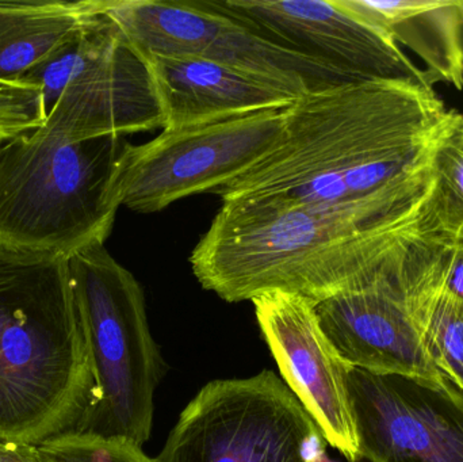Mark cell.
I'll return each mask as SVG.
<instances>
[{
  "label": "cell",
  "instance_id": "6da1fadb",
  "mask_svg": "<svg viewBox=\"0 0 463 462\" xmlns=\"http://www.w3.org/2000/svg\"><path fill=\"white\" fill-rule=\"evenodd\" d=\"M449 111L434 87L405 81L310 90L283 110L271 151L212 194L343 212L431 238L432 149Z\"/></svg>",
  "mask_w": 463,
  "mask_h": 462
},
{
  "label": "cell",
  "instance_id": "7a4b0ae2",
  "mask_svg": "<svg viewBox=\"0 0 463 462\" xmlns=\"http://www.w3.org/2000/svg\"><path fill=\"white\" fill-rule=\"evenodd\" d=\"M427 239L343 212L222 203L190 263L201 287L228 303L286 293L317 306L400 270Z\"/></svg>",
  "mask_w": 463,
  "mask_h": 462
},
{
  "label": "cell",
  "instance_id": "3957f363",
  "mask_svg": "<svg viewBox=\"0 0 463 462\" xmlns=\"http://www.w3.org/2000/svg\"><path fill=\"white\" fill-rule=\"evenodd\" d=\"M94 388L68 259L0 258V438L76 431Z\"/></svg>",
  "mask_w": 463,
  "mask_h": 462
},
{
  "label": "cell",
  "instance_id": "277c9868",
  "mask_svg": "<svg viewBox=\"0 0 463 462\" xmlns=\"http://www.w3.org/2000/svg\"><path fill=\"white\" fill-rule=\"evenodd\" d=\"M127 141H68L45 127L0 148V258L56 259L105 244L121 208L113 184Z\"/></svg>",
  "mask_w": 463,
  "mask_h": 462
},
{
  "label": "cell",
  "instance_id": "5b68a950",
  "mask_svg": "<svg viewBox=\"0 0 463 462\" xmlns=\"http://www.w3.org/2000/svg\"><path fill=\"white\" fill-rule=\"evenodd\" d=\"M94 373V395L76 431L143 448L151 437L162 355L137 279L105 244L68 258Z\"/></svg>",
  "mask_w": 463,
  "mask_h": 462
},
{
  "label": "cell",
  "instance_id": "8992f818",
  "mask_svg": "<svg viewBox=\"0 0 463 462\" xmlns=\"http://www.w3.org/2000/svg\"><path fill=\"white\" fill-rule=\"evenodd\" d=\"M317 426L274 372L206 384L182 411L156 462H317Z\"/></svg>",
  "mask_w": 463,
  "mask_h": 462
},
{
  "label": "cell",
  "instance_id": "52a82bcc",
  "mask_svg": "<svg viewBox=\"0 0 463 462\" xmlns=\"http://www.w3.org/2000/svg\"><path fill=\"white\" fill-rule=\"evenodd\" d=\"M283 110L165 129L140 146L125 144L114 176L119 205L155 213L213 193L260 160L283 135Z\"/></svg>",
  "mask_w": 463,
  "mask_h": 462
},
{
  "label": "cell",
  "instance_id": "ba28073f",
  "mask_svg": "<svg viewBox=\"0 0 463 462\" xmlns=\"http://www.w3.org/2000/svg\"><path fill=\"white\" fill-rule=\"evenodd\" d=\"M103 15L146 56H190L222 62L293 91L351 83L320 60L267 40L209 2L106 0Z\"/></svg>",
  "mask_w": 463,
  "mask_h": 462
},
{
  "label": "cell",
  "instance_id": "9c48e42d",
  "mask_svg": "<svg viewBox=\"0 0 463 462\" xmlns=\"http://www.w3.org/2000/svg\"><path fill=\"white\" fill-rule=\"evenodd\" d=\"M355 462H463V392L448 377L350 368Z\"/></svg>",
  "mask_w": 463,
  "mask_h": 462
},
{
  "label": "cell",
  "instance_id": "30bf717a",
  "mask_svg": "<svg viewBox=\"0 0 463 462\" xmlns=\"http://www.w3.org/2000/svg\"><path fill=\"white\" fill-rule=\"evenodd\" d=\"M43 127L68 141L163 129L148 61L105 15L81 35L72 72Z\"/></svg>",
  "mask_w": 463,
  "mask_h": 462
},
{
  "label": "cell",
  "instance_id": "8fae6325",
  "mask_svg": "<svg viewBox=\"0 0 463 462\" xmlns=\"http://www.w3.org/2000/svg\"><path fill=\"white\" fill-rule=\"evenodd\" d=\"M209 5L267 40L326 62L351 80L434 87L386 33L342 0H217Z\"/></svg>",
  "mask_w": 463,
  "mask_h": 462
},
{
  "label": "cell",
  "instance_id": "7c38bea8",
  "mask_svg": "<svg viewBox=\"0 0 463 462\" xmlns=\"http://www.w3.org/2000/svg\"><path fill=\"white\" fill-rule=\"evenodd\" d=\"M252 304L283 382L312 418L326 444L348 462H355L358 437L347 387L351 366L326 338L315 306L286 293H269Z\"/></svg>",
  "mask_w": 463,
  "mask_h": 462
},
{
  "label": "cell",
  "instance_id": "4fadbf2b",
  "mask_svg": "<svg viewBox=\"0 0 463 462\" xmlns=\"http://www.w3.org/2000/svg\"><path fill=\"white\" fill-rule=\"evenodd\" d=\"M427 240L400 270L315 306L326 338L351 368L429 380L442 376L424 350L408 304L410 276Z\"/></svg>",
  "mask_w": 463,
  "mask_h": 462
},
{
  "label": "cell",
  "instance_id": "5bb4252c",
  "mask_svg": "<svg viewBox=\"0 0 463 462\" xmlns=\"http://www.w3.org/2000/svg\"><path fill=\"white\" fill-rule=\"evenodd\" d=\"M163 111V130L285 110L298 95L269 79L190 56H146Z\"/></svg>",
  "mask_w": 463,
  "mask_h": 462
},
{
  "label": "cell",
  "instance_id": "9a60e30c",
  "mask_svg": "<svg viewBox=\"0 0 463 462\" xmlns=\"http://www.w3.org/2000/svg\"><path fill=\"white\" fill-rule=\"evenodd\" d=\"M345 7L383 30L397 45L423 60L435 83L463 89V0H342Z\"/></svg>",
  "mask_w": 463,
  "mask_h": 462
},
{
  "label": "cell",
  "instance_id": "2e32d148",
  "mask_svg": "<svg viewBox=\"0 0 463 462\" xmlns=\"http://www.w3.org/2000/svg\"><path fill=\"white\" fill-rule=\"evenodd\" d=\"M106 0H0V80L30 70L103 15Z\"/></svg>",
  "mask_w": 463,
  "mask_h": 462
},
{
  "label": "cell",
  "instance_id": "e0dca14e",
  "mask_svg": "<svg viewBox=\"0 0 463 462\" xmlns=\"http://www.w3.org/2000/svg\"><path fill=\"white\" fill-rule=\"evenodd\" d=\"M442 240L418 258L408 282V304L432 365L463 392V301L438 287Z\"/></svg>",
  "mask_w": 463,
  "mask_h": 462
},
{
  "label": "cell",
  "instance_id": "ac0fdd59",
  "mask_svg": "<svg viewBox=\"0 0 463 462\" xmlns=\"http://www.w3.org/2000/svg\"><path fill=\"white\" fill-rule=\"evenodd\" d=\"M430 233L432 238L463 236V113L449 111L432 149Z\"/></svg>",
  "mask_w": 463,
  "mask_h": 462
},
{
  "label": "cell",
  "instance_id": "d6986e66",
  "mask_svg": "<svg viewBox=\"0 0 463 462\" xmlns=\"http://www.w3.org/2000/svg\"><path fill=\"white\" fill-rule=\"evenodd\" d=\"M43 462H156L143 448L121 438L72 433L38 445Z\"/></svg>",
  "mask_w": 463,
  "mask_h": 462
},
{
  "label": "cell",
  "instance_id": "ffe728a7",
  "mask_svg": "<svg viewBox=\"0 0 463 462\" xmlns=\"http://www.w3.org/2000/svg\"><path fill=\"white\" fill-rule=\"evenodd\" d=\"M45 121L40 87L24 81L0 80V143L40 129Z\"/></svg>",
  "mask_w": 463,
  "mask_h": 462
},
{
  "label": "cell",
  "instance_id": "44dd1931",
  "mask_svg": "<svg viewBox=\"0 0 463 462\" xmlns=\"http://www.w3.org/2000/svg\"><path fill=\"white\" fill-rule=\"evenodd\" d=\"M442 262L438 287L463 301V236L442 239Z\"/></svg>",
  "mask_w": 463,
  "mask_h": 462
},
{
  "label": "cell",
  "instance_id": "7402d4cb",
  "mask_svg": "<svg viewBox=\"0 0 463 462\" xmlns=\"http://www.w3.org/2000/svg\"><path fill=\"white\" fill-rule=\"evenodd\" d=\"M0 462H43L35 445L0 438Z\"/></svg>",
  "mask_w": 463,
  "mask_h": 462
}]
</instances>
